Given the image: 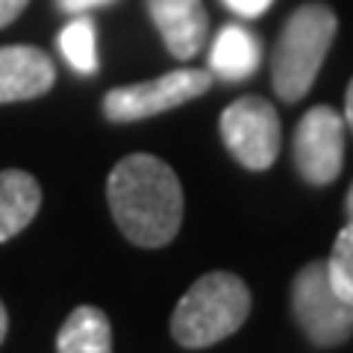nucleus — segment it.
Instances as JSON below:
<instances>
[{
    "label": "nucleus",
    "instance_id": "nucleus-1",
    "mask_svg": "<svg viewBox=\"0 0 353 353\" xmlns=\"http://www.w3.org/2000/svg\"><path fill=\"white\" fill-rule=\"evenodd\" d=\"M118 230L139 248H165L183 224V189L176 174L150 153H130L106 183Z\"/></svg>",
    "mask_w": 353,
    "mask_h": 353
},
{
    "label": "nucleus",
    "instance_id": "nucleus-2",
    "mask_svg": "<svg viewBox=\"0 0 353 353\" xmlns=\"http://www.w3.org/2000/svg\"><path fill=\"white\" fill-rule=\"evenodd\" d=\"M250 289L230 271H209L180 297L171 315V336L185 350L212 347L248 321Z\"/></svg>",
    "mask_w": 353,
    "mask_h": 353
},
{
    "label": "nucleus",
    "instance_id": "nucleus-3",
    "mask_svg": "<svg viewBox=\"0 0 353 353\" xmlns=\"http://www.w3.org/2000/svg\"><path fill=\"white\" fill-rule=\"evenodd\" d=\"M339 18L324 3H303L285 21L271 62V80L285 103L303 101L336 39Z\"/></svg>",
    "mask_w": 353,
    "mask_h": 353
},
{
    "label": "nucleus",
    "instance_id": "nucleus-4",
    "mask_svg": "<svg viewBox=\"0 0 353 353\" xmlns=\"http://www.w3.org/2000/svg\"><path fill=\"white\" fill-rule=\"evenodd\" d=\"M292 312L312 347H339L353 336V303L327 277V262H309L292 283Z\"/></svg>",
    "mask_w": 353,
    "mask_h": 353
},
{
    "label": "nucleus",
    "instance_id": "nucleus-5",
    "mask_svg": "<svg viewBox=\"0 0 353 353\" xmlns=\"http://www.w3.org/2000/svg\"><path fill=\"white\" fill-rule=\"evenodd\" d=\"M212 71H201V68H183V71H171L162 74L157 80L148 83H132V85H121L106 92L103 97V115L115 124H132V121H145L159 112L180 106L185 101L206 94L212 88Z\"/></svg>",
    "mask_w": 353,
    "mask_h": 353
},
{
    "label": "nucleus",
    "instance_id": "nucleus-6",
    "mask_svg": "<svg viewBox=\"0 0 353 353\" xmlns=\"http://www.w3.org/2000/svg\"><path fill=\"white\" fill-rule=\"evenodd\" d=\"M221 139L233 159L248 171L271 168L280 157L283 127L280 115L262 97H241L221 115Z\"/></svg>",
    "mask_w": 353,
    "mask_h": 353
},
{
    "label": "nucleus",
    "instance_id": "nucleus-7",
    "mask_svg": "<svg viewBox=\"0 0 353 353\" xmlns=\"http://www.w3.org/2000/svg\"><path fill=\"white\" fill-rule=\"evenodd\" d=\"M345 162V118L333 106L318 103L294 130V165L312 185H327L341 174Z\"/></svg>",
    "mask_w": 353,
    "mask_h": 353
},
{
    "label": "nucleus",
    "instance_id": "nucleus-8",
    "mask_svg": "<svg viewBox=\"0 0 353 353\" xmlns=\"http://www.w3.org/2000/svg\"><path fill=\"white\" fill-rule=\"evenodd\" d=\"M57 68L53 59L30 44L0 48V103H18L41 97L53 88Z\"/></svg>",
    "mask_w": 353,
    "mask_h": 353
},
{
    "label": "nucleus",
    "instance_id": "nucleus-9",
    "mask_svg": "<svg viewBox=\"0 0 353 353\" xmlns=\"http://www.w3.org/2000/svg\"><path fill=\"white\" fill-rule=\"evenodd\" d=\"M148 12L176 59H192L206 44L209 15L203 0H148Z\"/></svg>",
    "mask_w": 353,
    "mask_h": 353
},
{
    "label": "nucleus",
    "instance_id": "nucleus-10",
    "mask_svg": "<svg viewBox=\"0 0 353 353\" xmlns=\"http://www.w3.org/2000/svg\"><path fill=\"white\" fill-rule=\"evenodd\" d=\"M41 206V189L27 171H0V245L32 224Z\"/></svg>",
    "mask_w": 353,
    "mask_h": 353
},
{
    "label": "nucleus",
    "instance_id": "nucleus-11",
    "mask_svg": "<svg viewBox=\"0 0 353 353\" xmlns=\"http://www.w3.org/2000/svg\"><path fill=\"white\" fill-rule=\"evenodd\" d=\"M259 59H262V48L256 36L239 24H227L212 39V48H209V71H212V77L227 83L248 80L259 68Z\"/></svg>",
    "mask_w": 353,
    "mask_h": 353
},
{
    "label": "nucleus",
    "instance_id": "nucleus-12",
    "mask_svg": "<svg viewBox=\"0 0 353 353\" xmlns=\"http://www.w3.org/2000/svg\"><path fill=\"white\" fill-rule=\"evenodd\" d=\"M59 353H109L112 350V327L103 309L77 306L65 318L57 336Z\"/></svg>",
    "mask_w": 353,
    "mask_h": 353
},
{
    "label": "nucleus",
    "instance_id": "nucleus-13",
    "mask_svg": "<svg viewBox=\"0 0 353 353\" xmlns=\"http://www.w3.org/2000/svg\"><path fill=\"white\" fill-rule=\"evenodd\" d=\"M59 50L65 62L71 65L77 74L92 77L97 74V48H94V21L85 15H77L68 27L59 32Z\"/></svg>",
    "mask_w": 353,
    "mask_h": 353
},
{
    "label": "nucleus",
    "instance_id": "nucleus-14",
    "mask_svg": "<svg viewBox=\"0 0 353 353\" xmlns=\"http://www.w3.org/2000/svg\"><path fill=\"white\" fill-rule=\"evenodd\" d=\"M327 277L333 289L353 303V221L341 227V233L333 241V253L327 259Z\"/></svg>",
    "mask_w": 353,
    "mask_h": 353
},
{
    "label": "nucleus",
    "instance_id": "nucleus-15",
    "mask_svg": "<svg viewBox=\"0 0 353 353\" xmlns=\"http://www.w3.org/2000/svg\"><path fill=\"white\" fill-rule=\"evenodd\" d=\"M271 3H274V0H224V6L230 9V12H236V15H241V18H256V15H262Z\"/></svg>",
    "mask_w": 353,
    "mask_h": 353
},
{
    "label": "nucleus",
    "instance_id": "nucleus-16",
    "mask_svg": "<svg viewBox=\"0 0 353 353\" xmlns=\"http://www.w3.org/2000/svg\"><path fill=\"white\" fill-rule=\"evenodd\" d=\"M27 3H30V0H0V30L12 24V21L24 12Z\"/></svg>",
    "mask_w": 353,
    "mask_h": 353
},
{
    "label": "nucleus",
    "instance_id": "nucleus-17",
    "mask_svg": "<svg viewBox=\"0 0 353 353\" xmlns=\"http://www.w3.org/2000/svg\"><path fill=\"white\" fill-rule=\"evenodd\" d=\"M106 3H112V0H57L59 12H74V15L88 12V9H97V6H106Z\"/></svg>",
    "mask_w": 353,
    "mask_h": 353
},
{
    "label": "nucleus",
    "instance_id": "nucleus-18",
    "mask_svg": "<svg viewBox=\"0 0 353 353\" xmlns=\"http://www.w3.org/2000/svg\"><path fill=\"white\" fill-rule=\"evenodd\" d=\"M345 124H347L350 132H353V80H350V85H347V97H345Z\"/></svg>",
    "mask_w": 353,
    "mask_h": 353
},
{
    "label": "nucleus",
    "instance_id": "nucleus-19",
    "mask_svg": "<svg viewBox=\"0 0 353 353\" xmlns=\"http://www.w3.org/2000/svg\"><path fill=\"white\" fill-rule=\"evenodd\" d=\"M6 330H9V315H6V306L0 303V345H3V339H6Z\"/></svg>",
    "mask_w": 353,
    "mask_h": 353
},
{
    "label": "nucleus",
    "instance_id": "nucleus-20",
    "mask_svg": "<svg viewBox=\"0 0 353 353\" xmlns=\"http://www.w3.org/2000/svg\"><path fill=\"white\" fill-rule=\"evenodd\" d=\"M345 209H347V218L353 221V183H350V189H347V197H345Z\"/></svg>",
    "mask_w": 353,
    "mask_h": 353
}]
</instances>
